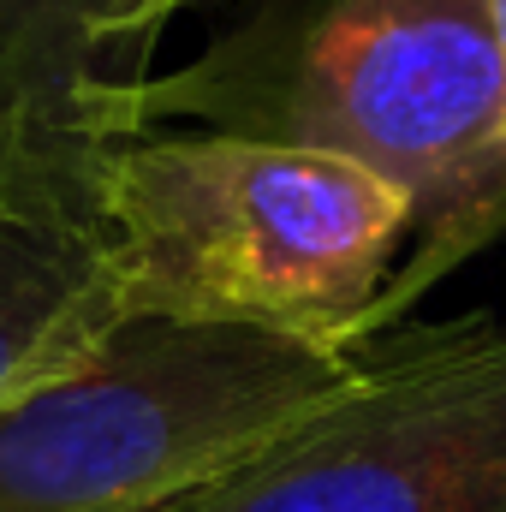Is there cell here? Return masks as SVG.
Wrapping results in <instances>:
<instances>
[{
  "instance_id": "obj_6",
  "label": "cell",
  "mask_w": 506,
  "mask_h": 512,
  "mask_svg": "<svg viewBox=\"0 0 506 512\" xmlns=\"http://www.w3.org/2000/svg\"><path fill=\"white\" fill-rule=\"evenodd\" d=\"M120 316L90 161L0 149V405L54 382Z\"/></svg>"
},
{
  "instance_id": "obj_3",
  "label": "cell",
  "mask_w": 506,
  "mask_h": 512,
  "mask_svg": "<svg viewBox=\"0 0 506 512\" xmlns=\"http://www.w3.org/2000/svg\"><path fill=\"white\" fill-rule=\"evenodd\" d=\"M358 346L203 316H120L0 405V512H173L364 376Z\"/></svg>"
},
{
  "instance_id": "obj_7",
  "label": "cell",
  "mask_w": 506,
  "mask_h": 512,
  "mask_svg": "<svg viewBox=\"0 0 506 512\" xmlns=\"http://www.w3.org/2000/svg\"><path fill=\"white\" fill-rule=\"evenodd\" d=\"M489 24H495V48H501V66H506V0H489Z\"/></svg>"
},
{
  "instance_id": "obj_2",
  "label": "cell",
  "mask_w": 506,
  "mask_h": 512,
  "mask_svg": "<svg viewBox=\"0 0 506 512\" xmlns=\"http://www.w3.org/2000/svg\"><path fill=\"white\" fill-rule=\"evenodd\" d=\"M126 316L256 322L334 346L393 316L411 197L376 167L233 131H137L90 161Z\"/></svg>"
},
{
  "instance_id": "obj_5",
  "label": "cell",
  "mask_w": 506,
  "mask_h": 512,
  "mask_svg": "<svg viewBox=\"0 0 506 512\" xmlns=\"http://www.w3.org/2000/svg\"><path fill=\"white\" fill-rule=\"evenodd\" d=\"M203 0H0V149L96 161L137 137V90Z\"/></svg>"
},
{
  "instance_id": "obj_1",
  "label": "cell",
  "mask_w": 506,
  "mask_h": 512,
  "mask_svg": "<svg viewBox=\"0 0 506 512\" xmlns=\"http://www.w3.org/2000/svg\"><path fill=\"white\" fill-rule=\"evenodd\" d=\"M203 6L215 24L137 90V131L274 137L376 167L417 209L399 310L506 227V66L489 0Z\"/></svg>"
},
{
  "instance_id": "obj_4",
  "label": "cell",
  "mask_w": 506,
  "mask_h": 512,
  "mask_svg": "<svg viewBox=\"0 0 506 512\" xmlns=\"http://www.w3.org/2000/svg\"><path fill=\"white\" fill-rule=\"evenodd\" d=\"M173 512H506V328L417 334Z\"/></svg>"
}]
</instances>
